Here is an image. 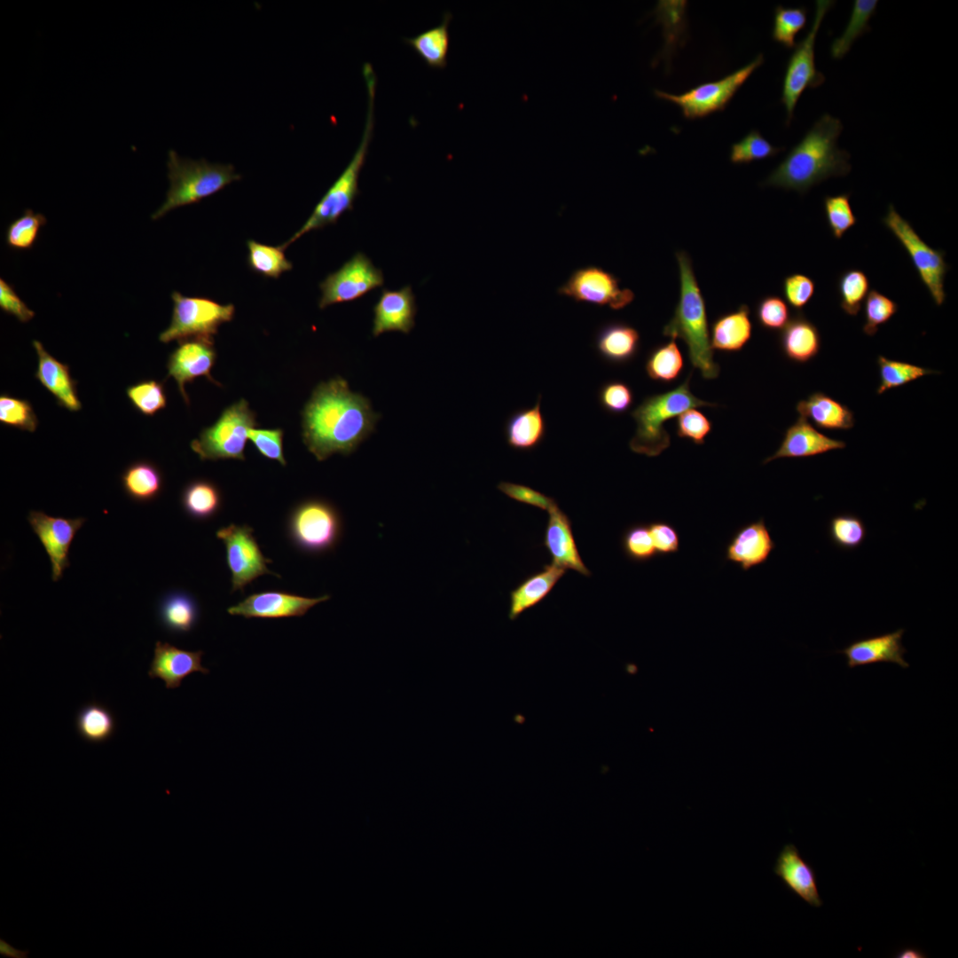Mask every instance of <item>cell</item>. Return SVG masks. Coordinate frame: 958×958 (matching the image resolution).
<instances>
[{"label":"cell","instance_id":"obj_28","mask_svg":"<svg viewBox=\"0 0 958 958\" xmlns=\"http://www.w3.org/2000/svg\"><path fill=\"white\" fill-rule=\"evenodd\" d=\"M640 335L632 326L622 321H611L601 326L595 335V349L605 361L624 365L637 355Z\"/></svg>","mask_w":958,"mask_h":958},{"label":"cell","instance_id":"obj_37","mask_svg":"<svg viewBox=\"0 0 958 958\" xmlns=\"http://www.w3.org/2000/svg\"><path fill=\"white\" fill-rule=\"evenodd\" d=\"M684 367V359L674 339L650 350L645 363L647 375L655 381H676Z\"/></svg>","mask_w":958,"mask_h":958},{"label":"cell","instance_id":"obj_47","mask_svg":"<svg viewBox=\"0 0 958 958\" xmlns=\"http://www.w3.org/2000/svg\"><path fill=\"white\" fill-rule=\"evenodd\" d=\"M126 394L135 408L144 415L153 416L167 404L163 384L154 380L138 381L128 387Z\"/></svg>","mask_w":958,"mask_h":958},{"label":"cell","instance_id":"obj_46","mask_svg":"<svg viewBox=\"0 0 958 958\" xmlns=\"http://www.w3.org/2000/svg\"><path fill=\"white\" fill-rule=\"evenodd\" d=\"M45 216L26 209L23 214L12 222L5 234L6 244L15 249H28L34 245L40 228L46 224Z\"/></svg>","mask_w":958,"mask_h":958},{"label":"cell","instance_id":"obj_48","mask_svg":"<svg viewBox=\"0 0 958 958\" xmlns=\"http://www.w3.org/2000/svg\"><path fill=\"white\" fill-rule=\"evenodd\" d=\"M823 207L828 228L835 239H842L856 224L857 218L850 204L849 193L826 196Z\"/></svg>","mask_w":958,"mask_h":958},{"label":"cell","instance_id":"obj_11","mask_svg":"<svg viewBox=\"0 0 958 958\" xmlns=\"http://www.w3.org/2000/svg\"><path fill=\"white\" fill-rule=\"evenodd\" d=\"M764 63L763 54L722 79L699 84L682 94H671L655 90L656 98L677 105L687 120L703 118L723 111L737 90L752 73Z\"/></svg>","mask_w":958,"mask_h":958},{"label":"cell","instance_id":"obj_10","mask_svg":"<svg viewBox=\"0 0 958 958\" xmlns=\"http://www.w3.org/2000/svg\"><path fill=\"white\" fill-rule=\"evenodd\" d=\"M815 3L812 26L805 38L795 45L785 70L781 102L786 109L787 126L790 124L797 103L804 91L806 89H815L825 82L824 75L817 69L815 64V42L825 15L836 2L818 0Z\"/></svg>","mask_w":958,"mask_h":958},{"label":"cell","instance_id":"obj_30","mask_svg":"<svg viewBox=\"0 0 958 958\" xmlns=\"http://www.w3.org/2000/svg\"><path fill=\"white\" fill-rule=\"evenodd\" d=\"M566 569L553 563L528 576L510 592L508 617L515 620L522 613L540 603L563 577Z\"/></svg>","mask_w":958,"mask_h":958},{"label":"cell","instance_id":"obj_25","mask_svg":"<svg viewBox=\"0 0 958 958\" xmlns=\"http://www.w3.org/2000/svg\"><path fill=\"white\" fill-rule=\"evenodd\" d=\"M773 872L789 890L808 905L821 907L823 902L819 894L815 872L793 844H787L781 850Z\"/></svg>","mask_w":958,"mask_h":958},{"label":"cell","instance_id":"obj_3","mask_svg":"<svg viewBox=\"0 0 958 958\" xmlns=\"http://www.w3.org/2000/svg\"><path fill=\"white\" fill-rule=\"evenodd\" d=\"M679 271V297L663 335L681 339L687 345L694 368L704 379L718 377L719 366L713 359L705 301L695 279L691 258L686 251L676 253Z\"/></svg>","mask_w":958,"mask_h":958},{"label":"cell","instance_id":"obj_12","mask_svg":"<svg viewBox=\"0 0 958 958\" xmlns=\"http://www.w3.org/2000/svg\"><path fill=\"white\" fill-rule=\"evenodd\" d=\"M883 224L909 255L921 281L929 290L935 304L941 306L946 299L944 281L948 271L945 260L946 253L926 244L892 205H889Z\"/></svg>","mask_w":958,"mask_h":958},{"label":"cell","instance_id":"obj_60","mask_svg":"<svg viewBox=\"0 0 958 958\" xmlns=\"http://www.w3.org/2000/svg\"><path fill=\"white\" fill-rule=\"evenodd\" d=\"M29 952L27 950H20L7 943L4 939L0 938V954L9 958H27Z\"/></svg>","mask_w":958,"mask_h":958},{"label":"cell","instance_id":"obj_31","mask_svg":"<svg viewBox=\"0 0 958 958\" xmlns=\"http://www.w3.org/2000/svg\"><path fill=\"white\" fill-rule=\"evenodd\" d=\"M546 423L541 412V395L531 407L515 411L507 419L505 436L507 444L516 451H531L544 441Z\"/></svg>","mask_w":958,"mask_h":958},{"label":"cell","instance_id":"obj_7","mask_svg":"<svg viewBox=\"0 0 958 958\" xmlns=\"http://www.w3.org/2000/svg\"><path fill=\"white\" fill-rule=\"evenodd\" d=\"M173 311L169 326L159 335L161 342H181L187 339H205L214 342L219 326L233 319V304H221L200 296H185L177 291L171 294Z\"/></svg>","mask_w":958,"mask_h":958},{"label":"cell","instance_id":"obj_14","mask_svg":"<svg viewBox=\"0 0 958 958\" xmlns=\"http://www.w3.org/2000/svg\"><path fill=\"white\" fill-rule=\"evenodd\" d=\"M558 293L577 302L608 306L612 310H622L635 298L631 289L620 287V280L614 274L592 265L574 271Z\"/></svg>","mask_w":958,"mask_h":958},{"label":"cell","instance_id":"obj_38","mask_svg":"<svg viewBox=\"0 0 958 958\" xmlns=\"http://www.w3.org/2000/svg\"><path fill=\"white\" fill-rule=\"evenodd\" d=\"M247 247L249 269L263 277L279 279L282 273L293 268V263L287 258L285 248L281 245L271 246L248 240Z\"/></svg>","mask_w":958,"mask_h":958},{"label":"cell","instance_id":"obj_58","mask_svg":"<svg viewBox=\"0 0 958 958\" xmlns=\"http://www.w3.org/2000/svg\"><path fill=\"white\" fill-rule=\"evenodd\" d=\"M649 532L657 555L676 554L679 550V535L676 528L664 521L648 523Z\"/></svg>","mask_w":958,"mask_h":958},{"label":"cell","instance_id":"obj_26","mask_svg":"<svg viewBox=\"0 0 958 958\" xmlns=\"http://www.w3.org/2000/svg\"><path fill=\"white\" fill-rule=\"evenodd\" d=\"M33 347L38 357V367L35 377L57 399L58 404L69 410L77 412L82 408L67 365L52 357L39 341H33Z\"/></svg>","mask_w":958,"mask_h":958},{"label":"cell","instance_id":"obj_19","mask_svg":"<svg viewBox=\"0 0 958 958\" xmlns=\"http://www.w3.org/2000/svg\"><path fill=\"white\" fill-rule=\"evenodd\" d=\"M372 333L374 337L387 332L409 334L415 325L417 306L411 286L398 290L383 288L373 306Z\"/></svg>","mask_w":958,"mask_h":958},{"label":"cell","instance_id":"obj_54","mask_svg":"<svg viewBox=\"0 0 958 958\" xmlns=\"http://www.w3.org/2000/svg\"><path fill=\"white\" fill-rule=\"evenodd\" d=\"M712 429L711 421L702 412L690 408L680 413L676 421V432L679 437L692 441L701 445Z\"/></svg>","mask_w":958,"mask_h":958},{"label":"cell","instance_id":"obj_5","mask_svg":"<svg viewBox=\"0 0 958 958\" xmlns=\"http://www.w3.org/2000/svg\"><path fill=\"white\" fill-rule=\"evenodd\" d=\"M690 373L683 383L664 393L645 397L631 412L637 428L629 443L632 452L648 457H656L671 444L664 423L690 408L717 406V404L696 397L690 390Z\"/></svg>","mask_w":958,"mask_h":958},{"label":"cell","instance_id":"obj_9","mask_svg":"<svg viewBox=\"0 0 958 958\" xmlns=\"http://www.w3.org/2000/svg\"><path fill=\"white\" fill-rule=\"evenodd\" d=\"M342 532L341 514L325 499H306L290 514L289 537L305 553L320 554L333 550L341 540Z\"/></svg>","mask_w":958,"mask_h":958},{"label":"cell","instance_id":"obj_13","mask_svg":"<svg viewBox=\"0 0 958 958\" xmlns=\"http://www.w3.org/2000/svg\"><path fill=\"white\" fill-rule=\"evenodd\" d=\"M383 284L382 271L375 267L368 256L358 252L319 284L322 294L318 307L325 309L355 301Z\"/></svg>","mask_w":958,"mask_h":958},{"label":"cell","instance_id":"obj_35","mask_svg":"<svg viewBox=\"0 0 958 958\" xmlns=\"http://www.w3.org/2000/svg\"><path fill=\"white\" fill-rule=\"evenodd\" d=\"M450 12H444L441 24L423 31L412 38H404L428 66L433 68H444L447 65L450 36Z\"/></svg>","mask_w":958,"mask_h":958},{"label":"cell","instance_id":"obj_55","mask_svg":"<svg viewBox=\"0 0 958 958\" xmlns=\"http://www.w3.org/2000/svg\"><path fill=\"white\" fill-rule=\"evenodd\" d=\"M283 434L281 428H253L248 431V439L262 456L286 466L287 461L283 452Z\"/></svg>","mask_w":958,"mask_h":958},{"label":"cell","instance_id":"obj_41","mask_svg":"<svg viewBox=\"0 0 958 958\" xmlns=\"http://www.w3.org/2000/svg\"><path fill=\"white\" fill-rule=\"evenodd\" d=\"M876 361L879 371V384L876 389L877 395L883 394L887 390L908 384L925 375L939 373L938 371H933L907 362L889 359L883 356H878Z\"/></svg>","mask_w":958,"mask_h":958},{"label":"cell","instance_id":"obj_56","mask_svg":"<svg viewBox=\"0 0 958 958\" xmlns=\"http://www.w3.org/2000/svg\"><path fill=\"white\" fill-rule=\"evenodd\" d=\"M814 292V281L805 274L794 273L783 279V295L787 302L796 310H802L811 301Z\"/></svg>","mask_w":958,"mask_h":958},{"label":"cell","instance_id":"obj_1","mask_svg":"<svg viewBox=\"0 0 958 958\" xmlns=\"http://www.w3.org/2000/svg\"><path fill=\"white\" fill-rule=\"evenodd\" d=\"M302 441L318 461L351 454L375 429L380 414L370 400L337 376L319 383L302 412Z\"/></svg>","mask_w":958,"mask_h":958},{"label":"cell","instance_id":"obj_22","mask_svg":"<svg viewBox=\"0 0 958 958\" xmlns=\"http://www.w3.org/2000/svg\"><path fill=\"white\" fill-rule=\"evenodd\" d=\"M904 629L853 641L838 653L846 658L850 669L880 663L895 664L904 669L909 664L904 659L907 652L901 640Z\"/></svg>","mask_w":958,"mask_h":958},{"label":"cell","instance_id":"obj_20","mask_svg":"<svg viewBox=\"0 0 958 958\" xmlns=\"http://www.w3.org/2000/svg\"><path fill=\"white\" fill-rule=\"evenodd\" d=\"M543 545L552 557L553 564L590 577L591 571L584 563L577 549L569 516L554 505L548 511Z\"/></svg>","mask_w":958,"mask_h":958},{"label":"cell","instance_id":"obj_42","mask_svg":"<svg viewBox=\"0 0 958 958\" xmlns=\"http://www.w3.org/2000/svg\"><path fill=\"white\" fill-rule=\"evenodd\" d=\"M837 291L841 309L845 314L855 317L869 292L868 278L861 270H847L837 279Z\"/></svg>","mask_w":958,"mask_h":958},{"label":"cell","instance_id":"obj_49","mask_svg":"<svg viewBox=\"0 0 958 958\" xmlns=\"http://www.w3.org/2000/svg\"><path fill=\"white\" fill-rule=\"evenodd\" d=\"M898 309L897 302L885 294L876 289L869 290L864 305V334L874 336L879 326L887 323L897 313Z\"/></svg>","mask_w":958,"mask_h":958},{"label":"cell","instance_id":"obj_34","mask_svg":"<svg viewBox=\"0 0 958 958\" xmlns=\"http://www.w3.org/2000/svg\"><path fill=\"white\" fill-rule=\"evenodd\" d=\"M160 619L171 632L186 633L197 623L199 609L195 600L181 591L168 593L161 601Z\"/></svg>","mask_w":958,"mask_h":958},{"label":"cell","instance_id":"obj_6","mask_svg":"<svg viewBox=\"0 0 958 958\" xmlns=\"http://www.w3.org/2000/svg\"><path fill=\"white\" fill-rule=\"evenodd\" d=\"M167 167L169 187L166 200L152 215L153 220L177 208L197 203L241 179L232 164L184 158L175 150L168 153Z\"/></svg>","mask_w":958,"mask_h":958},{"label":"cell","instance_id":"obj_27","mask_svg":"<svg viewBox=\"0 0 958 958\" xmlns=\"http://www.w3.org/2000/svg\"><path fill=\"white\" fill-rule=\"evenodd\" d=\"M781 349L787 359L805 364L813 359L821 346V334L802 310H797L779 335Z\"/></svg>","mask_w":958,"mask_h":958},{"label":"cell","instance_id":"obj_23","mask_svg":"<svg viewBox=\"0 0 958 958\" xmlns=\"http://www.w3.org/2000/svg\"><path fill=\"white\" fill-rule=\"evenodd\" d=\"M203 652L180 649L169 642L155 643L153 658L148 670L151 679H161L167 689L181 686L182 680L195 671L204 674L208 669L201 665Z\"/></svg>","mask_w":958,"mask_h":958},{"label":"cell","instance_id":"obj_61","mask_svg":"<svg viewBox=\"0 0 958 958\" xmlns=\"http://www.w3.org/2000/svg\"><path fill=\"white\" fill-rule=\"evenodd\" d=\"M926 956L922 950L911 946L901 949L895 955L898 958H924Z\"/></svg>","mask_w":958,"mask_h":958},{"label":"cell","instance_id":"obj_36","mask_svg":"<svg viewBox=\"0 0 958 958\" xmlns=\"http://www.w3.org/2000/svg\"><path fill=\"white\" fill-rule=\"evenodd\" d=\"M181 502L183 508L191 517L204 520L212 517L219 510L221 494L212 482L195 480L185 487Z\"/></svg>","mask_w":958,"mask_h":958},{"label":"cell","instance_id":"obj_43","mask_svg":"<svg viewBox=\"0 0 958 958\" xmlns=\"http://www.w3.org/2000/svg\"><path fill=\"white\" fill-rule=\"evenodd\" d=\"M807 12V9L803 6L795 8L782 5L776 6L772 30L773 41L787 49L794 48L796 35L806 25Z\"/></svg>","mask_w":958,"mask_h":958},{"label":"cell","instance_id":"obj_16","mask_svg":"<svg viewBox=\"0 0 958 958\" xmlns=\"http://www.w3.org/2000/svg\"><path fill=\"white\" fill-rule=\"evenodd\" d=\"M27 519L50 558L51 579L57 582L70 565V545L86 519L55 517L35 510L28 513Z\"/></svg>","mask_w":958,"mask_h":958},{"label":"cell","instance_id":"obj_44","mask_svg":"<svg viewBox=\"0 0 958 958\" xmlns=\"http://www.w3.org/2000/svg\"><path fill=\"white\" fill-rule=\"evenodd\" d=\"M828 534L836 546L854 550L864 542L867 529L860 517L851 514H838L830 520Z\"/></svg>","mask_w":958,"mask_h":958},{"label":"cell","instance_id":"obj_18","mask_svg":"<svg viewBox=\"0 0 958 958\" xmlns=\"http://www.w3.org/2000/svg\"><path fill=\"white\" fill-rule=\"evenodd\" d=\"M330 599L329 595L308 598L285 592L267 591L253 593L228 608L232 616L246 618H282L302 616L315 605Z\"/></svg>","mask_w":958,"mask_h":958},{"label":"cell","instance_id":"obj_4","mask_svg":"<svg viewBox=\"0 0 958 958\" xmlns=\"http://www.w3.org/2000/svg\"><path fill=\"white\" fill-rule=\"evenodd\" d=\"M363 75L368 93V108L361 142L348 166L316 205L304 224L281 245L285 249L305 233L336 224L345 212L353 209L354 200L359 194V174L365 162L374 126L376 75L370 63L364 64Z\"/></svg>","mask_w":958,"mask_h":958},{"label":"cell","instance_id":"obj_50","mask_svg":"<svg viewBox=\"0 0 958 958\" xmlns=\"http://www.w3.org/2000/svg\"><path fill=\"white\" fill-rule=\"evenodd\" d=\"M621 546L625 556L635 562H646L657 555L646 523L629 526L622 535Z\"/></svg>","mask_w":958,"mask_h":958},{"label":"cell","instance_id":"obj_59","mask_svg":"<svg viewBox=\"0 0 958 958\" xmlns=\"http://www.w3.org/2000/svg\"><path fill=\"white\" fill-rule=\"evenodd\" d=\"M0 308L22 323L28 322L35 316V312L19 297L13 287L2 278L0 279Z\"/></svg>","mask_w":958,"mask_h":958},{"label":"cell","instance_id":"obj_52","mask_svg":"<svg viewBox=\"0 0 958 958\" xmlns=\"http://www.w3.org/2000/svg\"><path fill=\"white\" fill-rule=\"evenodd\" d=\"M598 401L605 412L622 414L633 404L634 395L627 383L617 380L609 381L600 387Z\"/></svg>","mask_w":958,"mask_h":958},{"label":"cell","instance_id":"obj_29","mask_svg":"<svg viewBox=\"0 0 958 958\" xmlns=\"http://www.w3.org/2000/svg\"><path fill=\"white\" fill-rule=\"evenodd\" d=\"M796 410L799 417L811 420L824 430H848L854 426V415L845 404L817 391L800 400Z\"/></svg>","mask_w":958,"mask_h":958},{"label":"cell","instance_id":"obj_32","mask_svg":"<svg viewBox=\"0 0 958 958\" xmlns=\"http://www.w3.org/2000/svg\"><path fill=\"white\" fill-rule=\"evenodd\" d=\"M748 305L742 304L735 310L716 318L710 331L712 349L723 352H737L743 349L752 335V323Z\"/></svg>","mask_w":958,"mask_h":958},{"label":"cell","instance_id":"obj_39","mask_svg":"<svg viewBox=\"0 0 958 958\" xmlns=\"http://www.w3.org/2000/svg\"><path fill=\"white\" fill-rule=\"evenodd\" d=\"M76 729L84 740L94 743L102 742L113 735L115 729L114 718L104 705L90 703L79 711Z\"/></svg>","mask_w":958,"mask_h":958},{"label":"cell","instance_id":"obj_2","mask_svg":"<svg viewBox=\"0 0 958 958\" xmlns=\"http://www.w3.org/2000/svg\"><path fill=\"white\" fill-rule=\"evenodd\" d=\"M843 130L841 121L828 114L818 119L801 141L762 183L805 193L813 185L831 177L847 175L850 154L837 147Z\"/></svg>","mask_w":958,"mask_h":958},{"label":"cell","instance_id":"obj_8","mask_svg":"<svg viewBox=\"0 0 958 958\" xmlns=\"http://www.w3.org/2000/svg\"><path fill=\"white\" fill-rule=\"evenodd\" d=\"M255 425V412L245 399H240L225 408L212 426L205 428L199 437L191 442V448L203 461L245 460L248 431Z\"/></svg>","mask_w":958,"mask_h":958},{"label":"cell","instance_id":"obj_17","mask_svg":"<svg viewBox=\"0 0 958 958\" xmlns=\"http://www.w3.org/2000/svg\"><path fill=\"white\" fill-rule=\"evenodd\" d=\"M216 359V352L213 341L193 338L178 342V346L171 352L168 359L167 377H172L177 381L185 404L190 403L185 389V383L204 376L213 383L220 385L211 376V369Z\"/></svg>","mask_w":958,"mask_h":958},{"label":"cell","instance_id":"obj_24","mask_svg":"<svg viewBox=\"0 0 958 958\" xmlns=\"http://www.w3.org/2000/svg\"><path fill=\"white\" fill-rule=\"evenodd\" d=\"M844 441L833 439L819 432L803 417L789 426L777 451L764 459L763 464L783 458H806L845 448Z\"/></svg>","mask_w":958,"mask_h":958},{"label":"cell","instance_id":"obj_57","mask_svg":"<svg viewBox=\"0 0 958 958\" xmlns=\"http://www.w3.org/2000/svg\"><path fill=\"white\" fill-rule=\"evenodd\" d=\"M498 489L508 498L529 506H532L546 511L557 504L554 499L536 491L527 485L501 482Z\"/></svg>","mask_w":958,"mask_h":958},{"label":"cell","instance_id":"obj_21","mask_svg":"<svg viewBox=\"0 0 958 958\" xmlns=\"http://www.w3.org/2000/svg\"><path fill=\"white\" fill-rule=\"evenodd\" d=\"M774 548L765 520L759 518L735 531L726 546L725 558L748 571L765 563Z\"/></svg>","mask_w":958,"mask_h":958},{"label":"cell","instance_id":"obj_33","mask_svg":"<svg viewBox=\"0 0 958 958\" xmlns=\"http://www.w3.org/2000/svg\"><path fill=\"white\" fill-rule=\"evenodd\" d=\"M126 494L137 502H148L159 496L163 479L161 470L147 460L128 466L121 477Z\"/></svg>","mask_w":958,"mask_h":958},{"label":"cell","instance_id":"obj_53","mask_svg":"<svg viewBox=\"0 0 958 958\" xmlns=\"http://www.w3.org/2000/svg\"><path fill=\"white\" fill-rule=\"evenodd\" d=\"M756 318L764 329L779 331L790 318L789 309L781 297L773 294L766 295L757 303Z\"/></svg>","mask_w":958,"mask_h":958},{"label":"cell","instance_id":"obj_40","mask_svg":"<svg viewBox=\"0 0 958 958\" xmlns=\"http://www.w3.org/2000/svg\"><path fill=\"white\" fill-rule=\"evenodd\" d=\"M877 4L878 1L876 0L854 1L852 15L844 31L831 44L830 55L833 59L844 58L855 40L870 30L868 21L875 14Z\"/></svg>","mask_w":958,"mask_h":958},{"label":"cell","instance_id":"obj_15","mask_svg":"<svg viewBox=\"0 0 958 958\" xmlns=\"http://www.w3.org/2000/svg\"><path fill=\"white\" fill-rule=\"evenodd\" d=\"M216 537L225 545L232 592H243L244 587L258 577L274 574L267 567L271 561L263 554L251 527L230 524L219 529Z\"/></svg>","mask_w":958,"mask_h":958},{"label":"cell","instance_id":"obj_45","mask_svg":"<svg viewBox=\"0 0 958 958\" xmlns=\"http://www.w3.org/2000/svg\"><path fill=\"white\" fill-rule=\"evenodd\" d=\"M783 150L784 147L773 145L758 130H752L732 145L729 159L734 164H746L773 157Z\"/></svg>","mask_w":958,"mask_h":958},{"label":"cell","instance_id":"obj_51","mask_svg":"<svg viewBox=\"0 0 958 958\" xmlns=\"http://www.w3.org/2000/svg\"><path fill=\"white\" fill-rule=\"evenodd\" d=\"M0 421L28 432H34L38 425L36 415L27 400L5 394L0 396Z\"/></svg>","mask_w":958,"mask_h":958}]
</instances>
